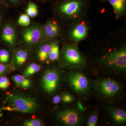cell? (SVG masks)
Wrapping results in <instances>:
<instances>
[{
  "instance_id": "6da1fadb",
  "label": "cell",
  "mask_w": 126,
  "mask_h": 126,
  "mask_svg": "<svg viewBox=\"0 0 126 126\" xmlns=\"http://www.w3.org/2000/svg\"><path fill=\"white\" fill-rule=\"evenodd\" d=\"M94 73L119 76L126 72V49L122 47L103 53L98 60Z\"/></svg>"
},
{
  "instance_id": "7a4b0ae2",
  "label": "cell",
  "mask_w": 126,
  "mask_h": 126,
  "mask_svg": "<svg viewBox=\"0 0 126 126\" xmlns=\"http://www.w3.org/2000/svg\"><path fill=\"white\" fill-rule=\"evenodd\" d=\"M92 87L93 93L102 103L113 104L122 97L121 84L111 77H99L92 80Z\"/></svg>"
},
{
  "instance_id": "3957f363",
  "label": "cell",
  "mask_w": 126,
  "mask_h": 126,
  "mask_svg": "<svg viewBox=\"0 0 126 126\" xmlns=\"http://www.w3.org/2000/svg\"><path fill=\"white\" fill-rule=\"evenodd\" d=\"M65 79L71 90L80 98L87 99L92 93V80L83 69L69 70Z\"/></svg>"
},
{
  "instance_id": "277c9868",
  "label": "cell",
  "mask_w": 126,
  "mask_h": 126,
  "mask_svg": "<svg viewBox=\"0 0 126 126\" xmlns=\"http://www.w3.org/2000/svg\"><path fill=\"white\" fill-rule=\"evenodd\" d=\"M61 65L69 70L83 69L87 65L86 58L77 46L65 44L60 54Z\"/></svg>"
},
{
  "instance_id": "5b68a950",
  "label": "cell",
  "mask_w": 126,
  "mask_h": 126,
  "mask_svg": "<svg viewBox=\"0 0 126 126\" xmlns=\"http://www.w3.org/2000/svg\"><path fill=\"white\" fill-rule=\"evenodd\" d=\"M9 111L21 112L32 113L35 111L38 105L35 99L30 97L19 94L10 95L7 99Z\"/></svg>"
},
{
  "instance_id": "8992f818",
  "label": "cell",
  "mask_w": 126,
  "mask_h": 126,
  "mask_svg": "<svg viewBox=\"0 0 126 126\" xmlns=\"http://www.w3.org/2000/svg\"><path fill=\"white\" fill-rule=\"evenodd\" d=\"M82 113L77 109H64L57 112L56 117L59 121L64 126H78L81 125L83 121Z\"/></svg>"
},
{
  "instance_id": "52a82bcc",
  "label": "cell",
  "mask_w": 126,
  "mask_h": 126,
  "mask_svg": "<svg viewBox=\"0 0 126 126\" xmlns=\"http://www.w3.org/2000/svg\"><path fill=\"white\" fill-rule=\"evenodd\" d=\"M55 68H50L45 72L41 79V84L46 92L52 94L58 90L60 86L61 76Z\"/></svg>"
},
{
  "instance_id": "ba28073f",
  "label": "cell",
  "mask_w": 126,
  "mask_h": 126,
  "mask_svg": "<svg viewBox=\"0 0 126 126\" xmlns=\"http://www.w3.org/2000/svg\"><path fill=\"white\" fill-rule=\"evenodd\" d=\"M84 3L81 0H66L59 5L60 13L69 19L78 18L82 11Z\"/></svg>"
},
{
  "instance_id": "9c48e42d",
  "label": "cell",
  "mask_w": 126,
  "mask_h": 126,
  "mask_svg": "<svg viewBox=\"0 0 126 126\" xmlns=\"http://www.w3.org/2000/svg\"><path fill=\"white\" fill-rule=\"evenodd\" d=\"M18 35L15 26L9 22L2 23L0 27V43L9 46L15 45Z\"/></svg>"
},
{
  "instance_id": "30bf717a",
  "label": "cell",
  "mask_w": 126,
  "mask_h": 126,
  "mask_svg": "<svg viewBox=\"0 0 126 126\" xmlns=\"http://www.w3.org/2000/svg\"><path fill=\"white\" fill-rule=\"evenodd\" d=\"M41 27L34 25L27 27L22 32L23 41L29 45H34L41 39Z\"/></svg>"
},
{
  "instance_id": "8fae6325",
  "label": "cell",
  "mask_w": 126,
  "mask_h": 126,
  "mask_svg": "<svg viewBox=\"0 0 126 126\" xmlns=\"http://www.w3.org/2000/svg\"><path fill=\"white\" fill-rule=\"evenodd\" d=\"M61 29L59 25L54 21L47 22L41 29V39L49 40L59 36Z\"/></svg>"
},
{
  "instance_id": "7c38bea8",
  "label": "cell",
  "mask_w": 126,
  "mask_h": 126,
  "mask_svg": "<svg viewBox=\"0 0 126 126\" xmlns=\"http://www.w3.org/2000/svg\"><path fill=\"white\" fill-rule=\"evenodd\" d=\"M106 111L113 122L118 125L124 124L126 121V113L119 108L108 105L106 107Z\"/></svg>"
},
{
  "instance_id": "4fadbf2b",
  "label": "cell",
  "mask_w": 126,
  "mask_h": 126,
  "mask_svg": "<svg viewBox=\"0 0 126 126\" xmlns=\"http://www.w3.org/2000/svg\"><path fill=\"white\" fill-rule=\"evenodd\" d=\"M88 28L86 25L79 24L70 31L69 38L71 40L78 42L84 39L87 35Z\"/></svg>"
},
{
  "instance_id": "5bb4252c",
  "label": "cell",
  "mask_w": 126,
  "mask_h": 126,
  "mask_svg": "<svg viewBox=\"0 0 126 126\" xmlns=\"http://www.w3.org/2000/svg\"><path fill=\"white\" fill-rule=\"evenodd\" d=\"M52 46L53 42L45 43L41 46L37 53L40 61L42 62H45L48 59L49 55L52 50Z\"/></svg>"
},
{
  "instance_id": "9a60e30c",
  "label": "cell",
  "mask_w": 126,
  "mask_h": 126,
  "mask_svg": "<svg viewBox=\"0 0 126 126\" xmlns=\"http://www.w3.org/2000/svg\"><path fill=\"white\" fill-rule=\"evenodd\" d=\"M12 79L16 85L21 87L27 88L30 87L31 85V82L29 79L20 75L12 76Z\"/></svg>"
},
{
  "instance_id": "2e32d148",
  "label": "cell",
  "mask_w": 126,
  "mask_h": 126,
  "mask_svg": "<svg viewBox=\"0 0 126 126\" xmlns=\"http://www.w3.org/2000/svg\"><path fill=\"white\" fill-rule=\"evenodd\" d=\"M114 9L116 15L119 16L124 12L126 5L125 0H109Z\"/></svg>"
},
{
  "instance_id": "e0dca14e",
  "label": "cell",
  "mask_w": 126,
  "mask_h": 126,
  "mask_svg": "<svg viewBox=\"0 0 126 126\" xmlns=\"http://www.w3.org/2000/svg\"><path fill=\"white\" fill-rule=\"evenodd\" d=\"M28 58L27 52L23 50H19L15 53L14 60L16 65L21 66L26 63Z\"/></svg>"
},
{
  "instance_id": "ac0fdd59",
  "label": "cell",
  "mask_w": 126,
  "mask_h": 126,
  "mask_svg": "<svg viewBox=\"0 0 126 126\" xmlns=\"http://www.w3.org/2000/svg\"><path fill=\"white\" fill-rule=\"evenodd\" d=\"M59 46L57 41L53 42L52 50L48 57V59L51 62L56 61L59 57Z\"/></svg>"
},
{
  "instance_id": "d6986e66",
  "label": "cell",
  "mask_w": 126,
  "mask_h": 126,
  "mask_svg": "<svg viewBox=\"0 0 126 126\" xmlns=\"http://www.w3.org/2000/svg\"><path fill=\"white\" fill-rule=\"evenodd\" d=\"M41 68L40 65L35 63H33L26 68L24 72V75L26 77L31 76L39 72Z\"/></svg>"
},
{
  "instance_id": "ffe728a7",
  "label": "cell",
  "mask_w": 126,
  "mask_h": 126,
  "mask_svg": "<svg viewBox=\"0 0 126 126\" xmlns=\"http://www.w3.org/2000/svg\"><path fill=\"white\" fill-rule=\"evenodd\" d=\"M26 11L27 15L30 17L34 18L38 15V10L37 5L34 3L30 1L28 3Z\"/></svg>"
},
{
  "instance_id": "44dd1931",
  "label": "cell",
  "mask_w": 126,
  "mask_h": 126,
  "mask_svg": "<svg viewBox=\"0 0 126 126\" xmlns=\"http://www.w3.org/2000/svg\"><path fill=\"white\" fill-rule=\"evenodd\" d=\"M98 112L96 111L92 113L88 117L87 122V126H96L98 119Z\"/></svg>"
},
{
  "instance_id": "7402d4cb",
  "label": "cell",
  "mask_w": 126,
  "mask_h": 126,
  "mask_svg": "<svg viewBox=\"0 0 126 126\" xmlns=\"http://www.w3.org/2000/svg\"><path fill=\"white\" fill-rule=\"evenodd\" d=\"M30 19L26 14H22L20 16L18 20V24L23 27H27L30 24Z\"/></svg>"
},
{
  "instance_id": "603a6c76",
  "label": "cell",
  "mask_w": 126,
  "mask_h": 126,
  "mask_svg": "<svg viewBox=\"0 0 126 126\" xmlns=\"http://www.w3.org/2000/svg\"><path fill=\"white\" fill-rule=\"evenodd\" d=\"M10 54L7 50L4 49H0V63L6 64L10 61Z\"/></svg>"
},
{
  "instance_id": "cb8c5ba5",
  "label": "cell",
  "mask_w": 126,
  "mask_h": 126,
  "mask_svg": "<svg viewBox=\"0 0 126 126\" xmlns=\"http://www.w3.org/2000/svg\"><path fill=\"white\" fill-rule=\"evenodd\" d=\"M61 96L62 100L65 103H71L74 102L75 99V97L74 95L68 92L64 93Z\"/></svg>"
},
{
  "instance_id": "d4e9b609",
  "label": "cell",
  "mask_w": 126,
  "mask_h": 126,
  "mask_svg": "<svg viewBox=\"0 0 126 126\" xmlns=\"http://www.w3.org/2000/svg\"><path fill=\"white\" fill-rule=\"evenodd\" d=\"M43 125L42 122L37 119L26 121L24 123V126H41Z\"/></svg>"
},
{
  "instance_id": "484cf974",
  "label": "cell",
  "mask_w": 126,
  "mask_h": 126,
  "mask_svg": "<svg viewBox=\"0 0 126 126\" xmlns=\"http://www.w3.org/2000/svg\"><path fill=\"white\" fill-rule=\"evenodd\" d=\"M9 81L7 77H2L0 78V88L3 89L7 88L9 86Z\"/></svg>"
},
{
  "instance_id": "4316f807",
  "label": "cell",
  "mask_w": 126,
  "mask_h": 126,
  "mask_svg": "<svg viewBox=\"0 0 126 126\" xmlns=\"http://www.w3.org/2000/svg\"><path fill=\"white\" fill-rule=\"evenodd\" d=\"M11 69L10 65L0 63V76L9 72Z\"/></svg>"
},
{
  "instance_id": "83f0119b",
  "label": "cell",
  "mask_w": 126,
  "mask_h": 126,
  "mask_svg": "<svg viewBox=\"0 0 126 126\" xmlns=\"http://www.w3.org/2000/svg\"><path fill=\"white\" fill-rule=\"evenodd\" d=\"M5 5L0 4V27L3 23V19L4 16V13L2 9V6Z\"/></svg>"
},
{
  "instance_id": "f1b7e54d",
  "label": "cell",
  "mask_w": 126,
  "mask_h": 126,
  "mask_svg": "<svg viewBox=\"0 0 126 126\" xmlns=\"http://www.w3.org/2000/svg\"><path fill=\"white\" fill-rule=\"evenodd\" d=\"M62 100V96L59 95H56L53 97V102L55 104H57L60 102Z\"/></svg>"
},
{
  "instance_id": "f546056e",
  "label": "cell",
  "mask_w": 126,
  "mask_h": 126,
  "mask_svg": "<svg viewBox=\"0 0 126 126\" xmlns=\"http://www.w3.org/2000/svg\"><path fill=\"white\" fill-rule=\"evenodd\" d=\"M77 109L81 112H83L84 111V108L81 102H78L77 104Z\"/></svg>"
},
{
  "instance_id": "4dcf8cb0",
  "label": "cell",
  "mask_w": 126,
  "mask_h": 126,
  "mask_svg": "<svg viewBox=\"0 0 126 126\" xmlns=\"http://www.w3.org/2000/svg\"><path fill=\"white\" fill-rule=\"evenodd\" d=\"M4 0L5 2L7 1V2H10L12 4H17L22 2L24 0Z\"/></svg>"
},
{
  "instance_id": "1f68e13d",
  "label": "cell",
  "mask_w": 126,
  "mask_h": 126,
  "mask_svg": "<svg viewBox=\"0 0 126 126\" xmlns=\"http://www.w3.org/2000/svg\"><path fill=\"white\" fill-rule=\"evenodd\" d=\"M6 2L4 0H0V4L5 5Z\"/></svg>"
},
{
  "instance_id": "d6a6232c",
  "label": "cell",
  "mask_w": 126,
  "mask_h": 126,
  "mask_svg": "<svg viewBox=\"0 0 126 126\" xmlns=\"http://www.w3.org/2000/svg\"></svg>"
}]
</instances>
